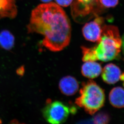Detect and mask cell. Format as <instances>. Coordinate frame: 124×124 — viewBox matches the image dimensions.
Masks as SVG:
<instances>
[{"label": "cell", "instance_id": "obj_3", "mask_svg": "<svg viewBox=\"0 0 124 124\" xmlns=\"http://www.w3.org/2000/svg\"><path fill=\"white\" fill-rule=\"evenodd\" d=\"M105 101L104 90L95 82L89 80L83 84L79 96L76 99L75 102L87 113L93 115L102 107Z\"/></svg>", "mask_w": 124, "mask_h": 124}, {"label": "cell", "instance_id": "obj_1", "mask_svg": "<svg viewBox=\"0 0 124 124\" xmlns=\"http://www.w3.org/2000/svg\"><path fill=\"white\" fill-rule=\"evenodd\" d=\"M27 29L29 33L44 36L42 44L51 51H60L70 42L69 19L63 9L53 2L39 5L32 11Z\"/></svg>", "mask_w": 124, "mask_h": 124}, {"label": "cell", "instance_id": "obj_14", "mask_svg": "<svg viewBox=\"0 0 124 124\" xmlns=\"http://www.w3.org/2000/svg\"><path fill=\"white\" fill-rule=\"evenodd\" d=\"M81 48L82 50V60L84 62L95 61L98 60L94 47L89 48L82 46Z\"/></svg>", "mask_w": 124, "mask_h": 124}, {"label": "cell", "instance_id": "obj_10", "mask_svg": "<svg viewBox=\"0 0 124 124\" xmlns=\"http://www.w3.org/2000/svg\"><path fill=\"white\" fill-rule=\"evenodd\" d=\"M17 14L15 0H0V19L14 18Z\"/></svg>", "mask_w": 124, "mask_h": 124}, {"label": "cell", "instance_id": "obj_20", "mask_svg": "<svg viewBox=\"0 0 124 124\" xmlns=\"http://www.w3.org/2000/svg\"><path fill=\"white\" fill-rule=\"evenodd\" d=\"M41 1L44 2H50V1H51L52 0H40Z\"/></svg>", "mask_w": 124, "mask_h": 124}, {"label": "cell", "instance_id": "obj_9", "mask_svg": "<svg viewBox=\"0 0 124 124\" xmlns=\"http://www.w3.org/2000/svg\"><path fill=\"white\" fill-rule=\"evenodd\" d=\"M100 64L95 61H86L81 67V72L83 75L89 79L97 78L102 71Z\"/></svg>", "mask_w": 124, "mask_h": 124}, {"label": "cell", "instance_id": "obj_21", "mask_svg": "<svg viewBox=\"0 0 124 124\" xmlns=\"http://www.w3.org/2000/svg\"><path fill=\"white\" fill-rule=\"evenodd\" d=\"M1 123H2V122H1V120H0V124H1Z\"/></svg>", "mask_w": 124, "mask_h": 124}, {"label": "cell", "instance_id": "obj_12", "mask_svg": "<svg viewBox=\"0 0 124 124\" xmlns=\"http://www.w3.org/2000/svg\"><path fill=\"white\" fill-rule=\"evenodd\" d=\"M15 38L13 35L7 30L0 32V46L6 50H10L14 45Z\"/></svg>", "mask_w": 124, "mask_h": 124}, {"label": "cell", "instance_id": "obj_6", "mask_svg": "<svg viewBox=\"0 0 124 124\" xmlns=\"http://www.w3.org/2000/svg\"><path fill=\"white\" fill-rule=\"evenodd\" d=\"M104 19L101 17H98L94 21L85 24L82 28L84 37L87 40L92 42H98L101 38Z\"/></svg>", "mask_w": 124, "mask_h": 124}, {"label": "cell", "instance_id": "obj_7", "mask_svg": "<svg viewBox=\"0 0 124 124\" xmlns=\"http://www.w3.org/2000/svg\"><path fill=\"white\" fill-rule=\"evenodd\" d=\"M101 78L108 84H114L120 79L121 71L119 67L113 63L106 64L101 71Z\"/></svg>", "mask_w": 124, "mask_h": 124}, {"label": "cell", "instance_id": "obj_4", "mask_svg": "<svg viewBox=\"0 0 124 124\" xmlns=\"http://www.w3.org/2000/svg\"><path fill=\"white\" fill-rule=\"evenodd\" d=\"M76 109L59 101H48L42 110L46 121L51 124H62L67 119L70 114L75 113Z\"/></svg>", "mask_w": 124, "mask_h": 124}, {"label": "cell", "instance_id": "obj_15", "mask_svg": "<svg viewBox=\"0 0 124 124\" xmlns=\"http://www.w3.org/2000/svg\"><path fill=\"white\" fill-rule=\"evenodd\" d=\"M102 6L106 8L116 7L118 3V0H99Z\"/></svg>", "mask_w": 124, "mask_h": 124}, {"label": "cell", "instance_id": "obj_16", "mask_svg": "<svg viewBox=\"0 0 124 124\" xmlns=\"http://www.w3.org/2000/svg\"><path fill=\"white\" fill-rule=\"evenodd\" d=\"M73 0H55L56 3L60 6L67 7L72 3Z\"/></svg>", "mask_w": 124, "mask_h": 124}, {"label": "cell", "instance_id": "obj_11", "mask_svg": "<svg viewBox=\"0 0 124 124\" xmlns=\"http://www.w3.org/2000/svg\"><path fill=\"white\" fill-rule=\"evenodd\" d=\"M109 100L111 105L116 108H124V89L115 87L110 92Z\"/></svg>", "mask_w": 124, "mask_h": 124}, {"label": "cell", "instance_id": "obj_18", "mask_svg": "<svg viewBox=\"0 0 124 124\" xmlns=\"http://www.w3.org/2000/svg\"><path fill=\"white\" fill-rule=\"evenodd\" d=\"M9 124H24L23 123H19V122H18L16 120H13L11 122V123Z\"/></svg>", "mask_w": 124, "mask_h": 124}, {"label": "cell", "instance_id": "obj_8", "mask_svg": "<svg viewBox=\"0 0 124 124\" xmlns=\"http://www.w3.org/2000/svg\"><path fill=\"white\" fill-rule=\"evenodd\" d=\"M59 87L63 94L70 96L74 95L78 92L79 84L75 78L67 76L61 79L59 83Z\"/></svg>", "mask_w": 124, "mask_h": 124}, {"label": "cell", "instance_id": "obj_13", "mask_svg": "<svg viewBox=\"0 0 124 124\" xmlns=\"http://www.w3.org/2000/svg\"><path fill=\"white\" fill-rule=\"evenodd\" d=\"M110 120L109 114L105 111H101L97 113L92 120L95 124H108Z\"/></svg>", "mask_w": 124, "mask_h": 124}, {"label": "cell", "instance_id": "obj_22", "mask_svg": "<svg viewBox=\"0 0 124 124\" xmlns=\"http://www.w3.org/2000/svg\"><path fill=\"white\" fill-rule=\"evenodd\" d=\"M123 85H124V84H123Z\"/></svg>", "mask_w": 124, "mask_h": 124}, {"label": "cell", "instance_id": "obj_5", "mask_svg": "<svg viewBox=\"0 0 124 124\" xmlns=\"http://www.w3.org/2000/svg\"><path fill=\"white\" fill-rule=\"evenodd\" d=\"M99 0H74L71 5V13L75 20L79 22L90 14Z\"/></svg>", "mask_w": 124, "mask_h": 124}, {"label": "cell", "instance_id": "obj_2", "mask_svg": "<svg viewBox=\"0 0 124 124\" xmlns=\"http://www.w3.org/2000/svg\"><path fill=\"white\" fill-rule=\"evenodd\" d=\"M101 38L94 47L98 60L104 62L116 59L121 52L122 40L118 28L114 25L102 27Z\"/></svg>", "mask_w": 124, "mask_h": 124}, {"label": "cell", "instance_id": "obj_17", "mask_svg": "<svg viewBox=\"0 0 124 124\" xmlns=\"http://www.w3.org/2000/svg\"><path fill=\"white\" fill-rule=\"evenodd\" d=\"M80 124H95L93 123V121L92 120L90 121H84L83 122H82Z\"/></svg>", "mask_w": 124, "mask_h": 124}, {"label": "cell", "instance_id": "obj_19", "mask_svg": "<svg viewBox=\"0 0 124 124\" xmlns=\"http://www.w3.org/2000/svg\"><path fill=\"white\" fill-rule=\"evenodd\" d=\"M121 40H122V46H123V50L124 52V34L123 36V37H122Z\"/></svg>", "mask_w": 124, "mask_h": 124}]
</instances>
